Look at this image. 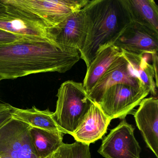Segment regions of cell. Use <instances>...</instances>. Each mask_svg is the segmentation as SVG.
<instances>
[{
  "mask_svg": "<svg viewBox=\"0 0 158 158\" xmlns=\"http://www.w3.org/2000/svg\"><path fill=\"white\" fill-rule=\"evenodd\" d=\"M23 38L21 36L0 29V45L12 43Z\"/></svg>",
  "mask_w": 158,
  "mask_h": 158,
  "instance_id": "44dd1931",
  "label": "cell"
},
{
  "mask_svg": "<svg viewBox=\"0 0 158 158\" xmlns=\"http://www.w3.org/2000/svg\"><path fill=\"white\" fill-rule=\"evenodd\" d=\"M31 128L13 118L0 127V155L12 158H38L31 141Z\"/></svg>",
  "mask_w": 158,
  "mask_h": 158,
  "instance_id": "8992f818",
  "label": "cell"
},
{
  "mask_svg": "<svg viewBox=\"0 0 158 158\" xmlns=\"http://www.w3.org/2000/svg\"><path fill=\"white\" fill-rule=\"evenodd\" d=\"M11 116L13 119L23 122L34 128L66 134L57 123L54 112L48 109L40 110L35 106L27 109L13 107Z\"/></svg>",
  "mask_w": 158,
  "mask_h": 158,
  "instance_id": "5bb4252c",
  "label": "cell"
},
{
  "mask_svg": "<svg viewBox=\"0 0 158 158\" xmlns=\"http://www.w3.org/2000/svg\"><path fill=\"white\" fill-rule=\"evenodd\" d=\"M5 4L7 10L4 15L0 17V29L24 38L51 40L48 35V27L42 21L12 6Z\"/></svg>",
  "mask_w": 158,
  "mask_h": 158,
  "instance_id": "ba28073f",
  "label": "cell"
},
{
  "mask_svg": "<svg viewBox=\"0 0 158 158\" xmlns=\"http://www.w3.org/2000/svg\"><path fill=\"white\" fill-rule=\"evenodd\" d=\"M122 54L121 50L114 45H109L100 51L87 68L83 84L88 94L114 60Z\"/></svg>",
  "mask_w": 158,
  "mask_h": 158,
  "instance_id": "9a60e30c",
  "label": "cell"
},
{
  "mask_svg": "<svg viewBox=\"0 0 158 158\" xmlns=\"http://www.w3.org/2000/svg\"><path fill=\"white\" fill-rule=\"evenodd\" d=\"M2 2L31 15L48 28L60 25L74 13L82 10L89 0H2Z\"/></svg>",
  "mask_w": 158,
  "mask_h": 158,
  "instance_id": "277c9868",
  "label": "cell"
},
{
  "mask_svg": "<svg viewBox=\"0 0 158 158\" xmlns=\"http://www.w3.org/2000/svg\"><path fill=\"white\" fill-rule=\"evenodd\" d=\"M121 51L134 75L144 85L149 88L152 95L154 97L157 96V88L152 65L147 61L143 55L129 53L123 50Z\"/></svg>",
  "mask_w": 158,
  "mask_h": 158,
  "instance_id": "ac0fdd59",
  "label": "cell"
},
{
  "mask_svg": "<svg viewBox=\"0 0 158 158\" xmlns=\"http://www.w3.org/2000/svg\"><path fill=\"white\" fill-rule=\"evenodd\" d=\"M134 131L125 118L123 119L103 139L98 152L105 158H140L141 148Z\"/></svg>",
  "mask_w": 158,
  "mask_h": 158,
  "instance_id": "52a82bcc",
  "label": "cell"
},
{
  "mask_svg": "<svg viewBox=\"0 0 158 158\" xmlns=\"http://www.w3.org/2000/svg\"><path fill=\"white\" fill-rule=\"evenodd\" d=\"M80 59L79 51L52 40L23 38L0 45V76L13 79L40 73H65Z\"/></svg>",
  "mask_w": 158,
  "mask_h": 158,
  "instance_id": "6da1fadb",
  "label": "cell"
},
{
  "mask_svg": "<svg viewBox=\"0 0 158 158\" xmlns=\"http://www.w3.org/2000/svg\"><path fill=\"white\" fill-rule=\"evenodd\" d=\"M134 115L147 147L158 158V98L150 97L142 100Z\"/></svg>",
  "mask_w": 158,
  "mask_h": 158,
  "instance_id": "7c38bea8",
  "label": "cell"
},
{
  "mask_svg": "<svg viewBox=\"0 0 158 158\" xmlns=\"http://www.w3.org/2000/svg\"><path fill=\"white\" fill-rule=\"evenodd\" d=\"M114 45L133 54H156L158 51V33L131 22Z\"/></svg>",
  "mask_w": 158,
  "mask_h": 158,
  "instance_id": "9c48e42d",
  "label": "cell"
},
{
  "mask_svg": "<svg viewBox=\"0 0 158 158\" xmlns=\"http://www.w3.org/2000/svg\"><path fill=\"white\" fill-rule=\"evenodd\" d=\"M64 135L31 127V141L37 158H46L57 150L64 143Z\"/></svg>",
  "mask_w": 158,
  "mask_h": 158,
  "instance_id": "e0dca14e",
  "label": "cell"
},
{
  "mask_svg": "<svg viewBox=\"0 0 158 158\" xmlns=\"http://www.w3.org/2000/svg\"><path fill=\"white\" fill-rule=\"evenodd\" d=\"M152 66L154 69V74H155V82L156 87L158 88V53L153 54L152 55Z\"/></svg>",
  "mask_w": 158,
  "mask_h": 158,
  "instance_id": "603a6c76",
  "label": "cell"
},
{
  "mask_svg": "<svg viewBox=\"0 0 158 158\" xmlns=\"http://www.w3.org/2000/svg\"><path fill=\"white\" fill-rule=\"evenodd\" d=\"M87 24L82 9L74 13L60 25L48 28L49 37L57 44L80 51L84 47L86 36Z\"/></svg>",
  "mask_w": 158,
  "mask_h": 158,
  "instance_id": "8fae6325",
  "label": "cell"
},
{
  "mask_svg": "<svg viewBox=\"0 0 158 158\" xmlns=\"http://www.w3.org/2000/svg\"><path fill=\"white\" fill-rule=\"evenodd\" d=\"M68 144L64 143L57 150L46 158H68Z\"/></svg>",
  "mask_w": 158,
  "mask_h": 158,
  "instance_id": "7402d4cb",
  "label": "cell"
},
{
  "mask_svg": "<svg viewBox=\"0 0 158 158\" xmlns=\"http://www.w3.org/2000/svg\"><path fill=\"white\" fill-rule=\"evenodd\" d=\"M3 80V78L2 77L0 76V81H1V80Z\"/></svg>",
  "mask_w": 158,
  "mask_h": 158,
  "instance_id": "d4e9b609",
  "label": "cell"
},
{
  "mask_svg": "<svg viewBox=\"0 0 158 158\" xmlns=\"http://www.w3.org/2000/svg\"><path fill=\"white\" fill-rule=\"evenodd\" d=\"M13 106L7 103H0V127L12 119Z\"/></svg>",
  "mask_w": 158,
  "mask_h": 158,
  "instance_id": "ffe728a7",
  "label": "cell"
},
{
  "mask_svg": "<svg viewBox=\"0 0 158 158\" xmlns=\"http://www.w3.org/2000/svg\"><path fill=\"white\" fill-rule=\"evenodd\" d=\"M117 84H125L136 88L146 86L133 73L123 54L114 60L88 95L92 101L98 104L105 91Z\"/></svg>",
  "mask_w": 158,
  "mask_h": 158,
  "instance_id": "30bf717a",
  "label": "cell"
},
{
  "mask_svg": "<svg viewBox=\"0 0 158 158\" xmlns=\"http://www.w3.org/2000/svg\"><path fill=\"white\" fill-rule=\"evenodd\" d=\"M111 121L99 105L92 102L84 120L72 135L76 141L89 145L102 139Z\"/></svg>",
  "mask_w": 158,
  "mask_h": 158,
  "instance_id": "4fadbf2b",
  "label": "cell"
},
{
  "mask_svg": "<svg viewBox=\"0 0 158 158\" xmlns=\"http://www.w3.org/2000/svg\"><path fill=\"white\" fill-rule=\"evenodd\" d=\"M150 92L147 86L136 88L125 84H117L105 91L98 104L111 120L124 119Z\"/></svg>",
  "mask_w": 158,
  "mask_h": 158,
  "instance_id": "5b68a950",
  "label": "cell"
},
{
  "mask_svg": "<svg viewBox=\"0 0 158 158\" xmlns=\"http://www.w3.org/2000/svg\"><path fill=\"white\" fill-rule=\"evenodd\" d=\"M57 97L55 120L65 134L72 135L84 120L93 101L83 83L73 80L61 84Z\"/></svg>",
  "mask_w": 158,
  "mask_h": 158,
  "instance_id": "3957f363",
  "label": "cell"
},
{
  "mask_svg": "<svg viewBox=\"0 0 158 158\" xmlns=\"http://www.w3.org/2000/svg\"><path fill=\"white\" fill-rule=\"evenodd\" d=\"M89 146L77 141L68 144V158H91Z\"/></svg>",
  "mask_w": 158,
  "mask_h": 158,
  "instance_id": "d6986e66",
  "label": "cell"
},
{
  "mask_svg": "<svg viewBox=\"0 0 158 158\" xmlns=\"http://www.w3.org/2000/svg\"><path fill=\"white\" fill-rule=\"evenodd\" d=\"M83 9L87 30L79 52L87 68L100 51L114 45L131 19L124 0H92Z\"/></svg>",
  "mask_w": 158,
  "mask_h": 158,
  "instance_id": "7a4b0ae2",
  "label": "cell"
},
{
  "mask_svg": "<svg viewBox=\"0 0 158 158\" xmlns=\"http://www.w3.org/2000/svg\"><path fill=\"white\" fill-rule=\"evenodd\" d=\"M0 158H12L7 155H0Z\"/></svg>",
  "mask_w": 158,
  "mask_h": 158,
  "instance_id": "cb8c5ba5",
  "label": "cell"
},
{
  "mask_svg": "<svg viewBox=\"0 0 158 158\" xmlns=\"http://www.w3.org/2000/svg\"><path fill=\"white\" fill-rule=\"evenodd\" d=\"M131 22L158 33V7L153 0H124Z\"/></svg>",
  "mask_w": 158,
  "mask_h": 158,
  "instance_id": "2e32d148",
  "label": "cell"
}]
</instances>
